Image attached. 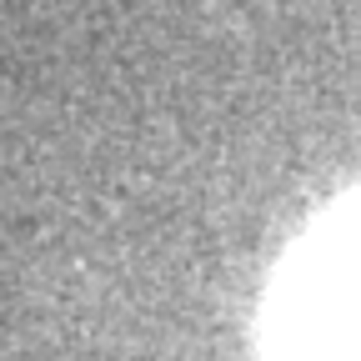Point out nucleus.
<instances>
[{
    "label": "nucleus",
    "instance_id": "1",
    "mask_svg": "<svg viewBox=\"0 0 361 361\" xmlns=\"http://www.w3.org/2000/svg\"><path fill=\"white\" fill-rule=\"evenodd\" d=\"M261 361H361V191L291 251L271 296Z\"/></svg>",
    "mask_w": 361,
    "mask_h": 361
}]
</instances>
